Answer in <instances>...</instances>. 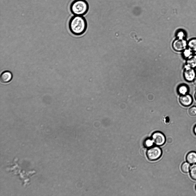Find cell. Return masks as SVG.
Returning a JSON list of instances; mask_svg holds the SVG:
<instances>
[{
  "label": "cell",
  "mask_w": 196,
  "mask_h": 196,
  "mask_svg": "<svg viewBox=\"0 0 196 196\" xmlns=\"http://www.w3.org/2000/svg\"><path fill=\"white\" fill-rule=\"evenodd\" d=\"M69 28L71 32L73 35H81L84 34L87 30V21L83 16L74 15L69 20Z\"/></svg>",
  "instance_id": "obj_1"
},
{
  "label": "cell",
  "mask_w": 196,
  "mask_h": 196,
  "mask_svg": "<svg viewBox=\"0 0 196 196\" xmlns=\"http://www.w3.org/2000/svg\"><path fill=\"white\" fill-rule=\"evenodd\" d=\"M70 9L74 15L83 16L89 10V4L86 0H74L70 4Z\"/></svg>",
  "instance_id": "obj_2"
},
{
  "label": "cell",
  "mask_w": 196,
  "mask_h": 196,
  "mask_svg": "<svg viewBox=\"0 0 196 196\" xmlns=\"http://www.w3.org/2000/svg\"><path fill=\"white\" fill-rule=\"evenodd\" d=\"M162 152L158 146H154L149 149L146 154L148 158L150 161H155L158 159L161 156Z\"/></svg>",
  "instance_id": "obj_3"
},
{
  "label": "cell",
  "mask_w": 196,
  "mask_h": 196,
  "mask_svg": "<svg viewBox=\"0 0 196 196\" xmlns=\"http://www.w3.org/2000/svg\"><path fill=\"white\" fill-rule=\"evenodd\" d=\"M185 79L188 82H192L196 76V73L194 68L185 65L183 72Z\"/></svg>",
  "instance_id": "obj_4"
},
{
  "label": "cell",
  "mask_w": 196,
  "mask_h": 196,
  "mask_svg": "<svg viewBox=\"0 0 196 196\" xmlns=\"http://www.w3.org/2000/svg\"><path fill=\"white\" fill-rule=\"evenodd\" d=\"M187 41L185 38H178L173 42L172 46L174 49L177 51H183L187 47Z\"/></svg>",
  "instance_id": "obj_5"
},
{
  "label": "cell",
  "mask_w": 196,
  "mask_h": 196,
  "mask_svg": "<svg viewBox=\"0 0 196 196\" xmlns=\"http://www.w3.org/2000/svg\"><path fill=\"white\" fill-rule=\"evenodd\" d=\"M152 139L153 142L158 146L163 145L166 140L164 135L162 133L159 131L155 132L152 134Z\"/></svg>",
  "instance_id": "obj_6"
},
{
  "label": "cell",
  "mask_w": 196,
  "mask_h": 196,
  "mask_svg": "<svg viewBox=\"0 0 196 196\" xmlns=\"http://www.w3.org/2000/svg\"><path fill=\"white\" fill-rule=\"evenodd\" d=\"M179 100L180 103L185 107L191 106L193 101L192 96L188 93L184 95H180Z\"/></svg>",
  "instance_id": "obj_7"
},
{
  "label": "cell",
  "mask_w": 196,
  "mask_h": 196,
  "mask_svg": "<svg viewBox=\"0 0 196 196\" xmlns=\"http://www.w3.org/2000/svg\"><path fill=\"white\" fill-rule=\"evenodd\" d=\"M12 75L11 72L8 71H3L0 76V81L3 83L9 82L12 79Z\"/></svg>",
  "instance_id": "obj_8"
},
{
  "label": "cell",
  "mask_w": 196,
  "mask_h": 196,
  "mask_svg": "<svg viewBox=\"0 0 196 196\" xmlns=\"http://www.w3.org/2000/svg\"><path fill=\"white\" fill-rule=\"evenodd\" d=\"M186 159L190 164L196 163V152L193 151L188 153L186 155Z\"/></svg>",
  "instance_id": "obj_9"
},
{
  "label": "cell",
  "mask_w": 196,
  "mask_h": 196,
  "mask_svg": "<svg viewBox=\"0 0 196 196\" xmlns=\"http://www.w3.org/2000/svg\"><path fill=\"white\" fill-rule=\"evenodd\" d=\"M185 65L194 68L196 67V54H193L186 59Z\"/></svg>",
  "instance_id": "obj_10"
},
{
  "label": "cell",
  "mask_w": 196,
  "mask_h": 196,
  "mask_svg": "<svg viewBox=\"0 0 196 196\" xmlns=\"http://www.w3.org/2000/svg\"><path fill=\"white\" fill-rule=\"evenodd\" d=\"M189 88L188 86L185 84L180 85L178 87V93L180 95H184L188 93Z\"/></svg>",
  "instance_id": "obj_11"
},
{
  "label": "cell",
  "mask_w": 196,
  "mask_h": 196,
  "mask_svg": "<svg viewBox=\"0 0 196 196\" xmlns=\"http://www.w3.org/2000/svg\"><path fill=\"white\" fill-rule=\"evenodd\" d=\"M187 47L193 52H196V38H193L189 40Z\"/></svg>",
  "instance_id": "obj_12"
},
{
  "label": "cell",
  "mask_w": 196,
  "mask_h": 196,
  "mask_svg": "<svg viewBox=\"0 0 196 196\" xmlns=\"http://www.w3.org/2000/svg\"><path fill=\"white\" fill-rule=\"evenodd\" d=\"M189 172L191 178L193 180H196V163L191 166Z\"/></svg>",
  "instance_id": "obj_13"
},
{
  "label": "cell",
  "mask_w": 196,
  "mask_h": 196,
  "mask_svg": "<svg viewBox=\"0 0 196 196\" xmlns=\"http://www.w3.org/2000/svg\"><path fill=\"white\" fill-rule=\"evenodd\" d=\"M191 167L190 164L187 162L183 163L181 166V170L184 173H187L189 172Z\"/></svg>",
  "instance_id": "obj_14"
},
{
  "label": "cell",
  "mask_w": 196,
  "mask_h": 196,
  "mask_svg": "<svg viewBox=\"0 0 196 196\" xmlns=\"http://www.w3.org/2000/svg\"><path fill=\"white\" fill-rule=\"evenodd\" d=\"M193 51L189 48H187L183 51V57L186 59L193 54Z\"/></svg>",
  "instance_id": "obj_15"
},
{
  "label": "cell",
  "mask_w": 196,
  "mask_h": 196,
  "mask_svg": "<svg viewBox=\"0 0 196 196\" xmlns=\"http://www.w3.org/2000/svg\"><path fill=\"white\" fill-rule=\"evenodd\" d=\"M189 114L191 116L196 115V106H193L189 108L188 110Z\"/></svg>",
  "instance_id": "obj_16"
},
{
  "label": "cell",
  "mask_w": 196,
  "mask_h": 196,
  "mask_svg": "<svg viewBox=\"0 0 196 196\" xmlns=\"http://www.w3.org/2000/svg\"><path fill=\"white\" fill-rule=\"evenodd\" d=\"M153 143L152 139L148 138L145 139L144 141V145L145 147L149 148L152 145Z\"/></svg>",
  "instance_id": "obj_17"
},
{
  "label": "cell",
  "mask_w": 196,
  "mask_h": 196,
  "mask_svg": "<svg viewBox=\"0 0 196 196\" xmlns=\"http://www.w3.org/2000/svg\"><path fill=\"white\" fill-rule=\"evenodd\" d=\"M177 36L178 38H185L186 33L184 30H181L178 32Z\"/></svg>",
  "instance_id": "obj_18"
},
{
  "label": "cell",
  "mask_w": 196,
  "mask_h": 196,
  "mask_svg": "<svg viewBox=\"0 0 196 196\" xmlns=\"http://www.w3.org/2000/svg\"><path fill=\"white\" fill-rule=\"evenodd\" d=\"M140 153L142 155L145 154V152L146 153L145 149L144 148H142L140 150Z\"/></svg>",
  "instance_id": "obj_19"
},
{
  "label": "cell",
  "mask_w": 196,
  "mask_h": 196,
  "mask_svg": "<svg viewBox=\"0 0 196 196\" xmlns=\"http://www.w3.org/2000/svg\"><path fill=\"white\" fill-rule=\"evenodd\" d=\"M167 142L168 143H172V139L170 138H168L167 141Z\"/></svg>",
  "instance_id": "obj_20"
},
{
  "label": "cell",
  "mask_w": 196,
  "mask_h": 196,
  "mask_svg": "<svg viewBox=\"0 0 196 196\" xmlns=\"http://www.w3.org/2000/svg\"><path fill=\"white\" fill-rule=\"evenodd\" d=\"M193 132L194 134L196 135V124L194 127Z\"/></svg>",
  "instance_id": "obj_21"
},
{
  "label": "cell",
  "mask_w": 196,
  "mask_h": 196,
  "mask_svg": "<svg viewBox=\"0 0 196 196\" xmlns=\"http://www.w3.org/2000/svg\"><path fill=\"white\" fill-rule=\"evenodd\" d=\"M192 82L194 85L196 86V76Z\"/></svg>",
  "instance_id": "obj_22"
},
{
  "label": "cell",
  "mask_w": 196,
  "mask_h": 196,
  "mask_svg": "<svg viewBox=\"0 0 196 196\" xmlns=\"http://www.w3.org/2000/svg\"><path fill=\"white\" fill-rule=\"evenodd\" d=\"M194 98L196 101V91L195 92V94H194Z\"/></svg>",
  "instance_id": "obj_23"
},
{
  "label": "cell",
  "mask_w": 196,
  "mask_h": 196,
  "mask_svg": "<svg viewBox=\"0 0 196 196\" xmlns=\"http://www.w3.org/2000/svg\"><path fill=\"white\" fill-rule=\"evenodd\" d=\"M194 69L195 72L196 73V67Z\"/></svg>",
  "instance_id": "obj_24"
},
{
  "label": "cell",
  "mask_w": 196,
  "mask_h": 196,
  "mask_svg": "<svg viewBox=\"0 0 196 196\" xmlns=\"http://www.w3.org/2000/svg\"><path fill=\"white\" fill-rule=\"evenodd\" d=\"M195 190H196V185L195 187Z\"/></svg>",
  "instance_id": "obj_25"
}]
</instances>
